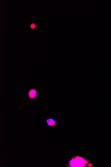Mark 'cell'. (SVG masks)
<instances>
[{
	"label": "cell",
	"mask_w": 111,
	"mask_h": 167,
	"mask_svg": "<svg viewBox=\"0 0 111 167\" xmlns=\"http://www.w3.org/2000/svg\"><path fill=\"white\" fill-rule=\"evenodd\" d=\"M89 162L82 157L79 156H73L71 160H69L67 167H84Z\"/></svg>",
	"instance_id": "6da1fadb"
},
{
	"label": "cell",
	"mask_w": 111,
	"mask_h": 167,
	"mask_svg": "<svg viewBox=\"0 0 111 167\" xmlns=\"http://www.w3.org/2000/svg\"><path fill=\"white\" fill-rule=\"evenodd\" d=\"M47 125L49 126H53L56 123V121L51 118L47 119L46 120Z\"/></svg>",
	"instance_id": "3957f363"
},
{
	"label": "cell",
	"mask_w": 111,
	"mask_h": 167,
	"mask_svg": "<svg viewBox=\"0 0 111 167\" xmlns=\"http://www.w3.org/2000/svg\"><path fill=\"white\" fill-rule=\"evenodd\" d=\"M30 28L32 31H33L34 28H37V26H36L35 23H32L30 25Z\"/></svg>",
	"instance_id": "277c9868"
},
{
	"label": "cell",
	"mask_w": 111,
	"mask_h": 167,
	"mask_svg": "<svg viewBox=\"0 0 111 167\" xmlns=\"http://www.w3.org/2000/svg\"><path fill=\"white\" fill-rule=\"evenodd\" d=\"M37 94V90L34 88H32L29 90L28 92V96L31 99H34L36 96Z\"/></svg>",
	"instance_id": "7a4b0ae2"
}]
</instances>
